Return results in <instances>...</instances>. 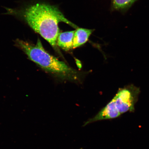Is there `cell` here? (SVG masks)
I'll list each match as a JSON object with an SVG mask.
<instances>
[{"label":"cell","mask_w":149,"mask_h":149,"mask_svg":"<svg viewBox=\"0 0 149 149\" xmlns=\"http://www.w3.org/2000/svg\"><path fill=\"white\" fill-rule=\"evenodd\" d=\"M7 12L22 18L35 32L54 48L60 33L59 23L64 22L76 29L78 28L65 18L57 7L46 3H36L20 10L8 9Z\"/></svg>","instance_id":"6da1fadb"},{"label":"cell","mask_w":149,"mask_h":149,"mask_svg":"<svg viewBox=\"0 0 149 149\" xmlns=\"http://www.w3.org/2000/svg\"><path fill=\"white\" fill-rule=\"evenodd\" d=\"M15 42L16 46L25 53L30 60L44 70L63 79H77V72L46 52L40 39L38 38L36 45L19 39Z\"/></svg>","instance_id":"7a4b0ae2"},{"label":"cell","mask_w":149,"mask_h":149,"mask_svg":"<svg viewBox=\"0 0 149 149\" xmlns=\"http://www.w3.org/2000/svg\"><path fill=\"white\" fill-rule=\"evenodd\" d=\"M140 92L139 88L132 84L119 88L113 99L120 114L134 111V106Z\"/></svg>","instance_id":"3957f363"},{"label":"cell","mask_w":149,"mask_h":149,"mask_svg":"<svg viewBox=\"0 0 149 149\" xmlns=\"http://www.w3.org/2000/svg\"><path fill=\"white\" fill-rule=\"evenodd\" d=\"M120 115L117 109L114 100L113 98L95 116L85 122L84 126L96 121L116 118Z\"/></svg>","instance_id":"277c9868"},{"label":"cell","mask_w":149,"mask_h":149,"mask_svg":"<svg viewBox=\"0 0 149 149\" xmlns=\"http://www.w3.org/2000/svg\"><path fill=\"white\" fill-rule=\"evenodd\" d=\"M74 32V31H71L59 33L57 39V45L66 51L73 49Z\"/></svg>","instance_id":"5b68a950"},{"label":"cell","mask_w":149,"mask_h":149,"mask_svg":"<svg viewBox=\"0 0 149 149\" xmlns=\"http://www.w3.org/2000/svg\"><path fill=\"white\" fill-rule=\"evenodd\" d=\"M94 31L93 29L81 28L76 29L74 34L73 49L79 47L86 42Z\"/></svg>","instance_id":"8992f818"},{"label":"cell","mask_w":149,"mask_h":149,"mask_svg":"<svg viewBox=\"0 0 149 149\" xmlns=\"http://www.w3.org/2000/svg\"><path fill=\"white\" fill-rule=\"evenodd\" d=\"M137 0H112L113 8L115 10L124 11L131 7Z\"/></svg>","instance_id":"52a82bcc"},{"label":"cell","mask_w":149,"mask_h":149,"mask_svg":"<svg viewBox=\"0 0 149 149\" xmlns=\"http://www.w3.org/2000/svg\"><path fill=\"white\" fill-rule=\"evenodd\" d=\"M83 149L82 148H81V149Z\"/></svg>","instance_id":"ba28073f"}]
</instances>
